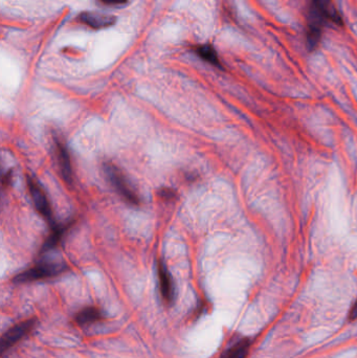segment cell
Masks as SVG:
<instances>
[{
	"instance_id": "cell-13",
	"label": "cell",
	"mask_w": 357,
	"mask_h": 358,
	"mask_svg": "<svg viewBox=\"0 0 357 358\" xmlns=\"http://www.w3.org/2000/svg\"><path fill=\"white\" fill-rule=\"evenodd\" d=\"M127 0H101V2L105 4H109V6H119V4L126 3Z\"/></svg>"
},
{
	"instance_id": "cell-12",
	"label": "cell",
	"mask_w": 357,
	"mask_h": 358,
	"mask_svg": "<svg viewBox=\"0 0 357 358\" xmlns=\"http://www.w3.org/2000/svg\"><path fill=\"white\" fill-rule=\"evenodd\" d=\"M67 227H56L54 229H52V235L48 238V241L44 243L41 252H43L44 254V252H50V250H52L54 246L58 245V243L60 242L61 238L64 235Z\"/></svg>"
},
{
	"instance_id": "cell-1",
	"label": "cell",
	"mask_w": 357,
	"mask_h": 358,
	"mask_svg": "<svg viewBox=\"0 0 357 358\" xmlns=\"http://www.w3.org/2000/svg\"><path fill=\"white\" fill-rule=\"evenodd\" d=\"M66 264L59 261H40L39 263L19 273L14 278L15 283H29V282L39 281V280L48 279L57 277L66 271Z\"/></svg>"
},
{
	"instance_id": "cell-3",
	"label": "cell",
	"mask_w": 357,
	"mask_h": 358,
	"mask_svg": "<svg viewBox=\"0 0 357 358\" xmlns=\"http://www.w3.org/2000/svg\"><path fill=\"white\" fill-rule=\"evenodd\" d=\"M104 172L108 180L110 181L111 185L115 187V191L125 201L132 206L140 204L138 196L136 195V192L133 191L131 185L119 168L115 167L112 164L107 163L104 165Z\"/></svg>"
},
{
	"instance_id": "cell-11",
	"label": "cell",
	"mask_w": 357,
	"mask_h": 358,
	"mask_svg": "<svg viewBox=\"0 0 357 358\" xmlns=\"http://www.w3.org/2000/svg\"><path fill=\"white\" fill-rule=\"evenodd\" d=\"M196 52L201 59L211 63L214 66L221 67V63H220L217 52H216L213 46L209 45V44L198 46L196 48Z\"/></svg>"
},
{
	"instance_id": "cell-6",
	"label": "cell",
	"mask_w": 357,
	"mask_h": 358,
	"mask_svg": "<svg viewBox=\"0 0 357 358\" xmlns=\"http://www.w3.org/2000/svg\"><path fill=\"white\" fill-rule=\"evenodd\" d=\"M157 275H159V289H161V294L163 301L167 304H173L174 301H175V287H174L173 279H172L165 263L161 262V261L159 262Z\"/></svg>"
},
{
	"instance_id": "cell-4",
	"label": "cell",
	"mask_w": 357,
	"mask_h": 358,
	"mask_svg": "<svg viewBox=\"0 0 357 358\" xmlns=\"http://www.w3.org/2000/svg\"><path fill=\"white\" fill-rule=\"evenodd\" d=\"M36 323H37V321L35 319L27 320V321L21 322V323L17 324L14 327L8 329L0 340V352H1V355H4L8 349L12 348L17 343L20 342L27 334H31L34 328L36 327Z\"/></svg>"
},
{
	"instance_id": "cell-2",
	"label": "cell",
	"mask_w": 357,
	"mask_h": 358,
	"mask_svg": "<svg viewBox=\"0 0 357 358\" xmlns=\"http://www.w3.org/2000/svg\"><path fill=\"white\" fill-rule=\"evenodd\" d=\"M327 22V19L310 4L306 20V45L309 52H314L320 45Z\"/></svg>"
},
{
	"instance_id": "cell-14",
	"label": "cell",
	"mask_w": 357,
	"mask_h": 358,
	"mask_svg": "<svg viewBox=\"0 0 357 358\" xmlns=\"http://www.w3.org/2000/svg\"><path fill=\"white\" fill-rule=\"evenodd\" d=\"M161 197L165 198H170V197H174L175 196V194L173 193V192L170 191V189H163V191L161 192Z\"/></svg>"
},
{
	"instance_id": "cell-8",
	"label": "cell",
	"mask_w": 357,
	"mask_h": 358,
	"mask_svg": "<svg viewBox=\"0 0 357 358\" xmlns=\"http://www.w3.org/2000/svg\"><path fill=\"white\" fill-rule=\"evenodd\" d=\"M57 157H58L59 167L61 174L66 182L73 181V171H71V159L66 147L63 146L60 142L57 143Z\"/></svg>"
},
{
	"instance_id": "cell-7",
	"label": "cell",
	"mask_w": 357,
	"mask_h": 358,
	"mask_svg": "<svg viewBox=\"0 0 357 358\" xmlns=\"http://www.w3.org/2000/svg\"><path fill=\"white\" fill-rule=\"evenodd\" d=\"M80 20L92 29H104L115 22V17L96 12H86L81 14Z\"/></svg>"
},
{
	"instance_id": "cell-5",
	"label": "cell",
	"mask_w": 357,
	"mask_h": 358,
	"mask_svg": "<svg viewBox=\"0 0 357 358\" xmlns=\"http://www.w3.org/2000/svg\"><path fill=\"white\" fill-rule=\"evenodd\" d=\"M27 185H29V193H31V198H33L36 210L50 223V227L54 229L56 224H54V218H52V208H50V202H48V197L42 189L41 185L31 178H27Z\"/></svg>"
},
{
	"instance_id": "cell-10",
	"label": "cell",
	"mask_w": 357,
	"mask_h": 358,
	"mask_svg": "<svg viewBox=\"0 0 357 358\" xmlns=\"http://www.w3.org/2000/svg\"><path fill=\"white\" fill-rule=\"evenodd\" d=\"M249 346H251V343L247 338H240V340L233 343L224 351L222 358H247L249 355Z\"/></svg>"
},
{
	"instance_id": "cell-15",
	"label": "cell",
	"mask_w": 357,
	"mask_h": 358,
	"mask_svg": "<svg viewBox=\"0 0 357 358\" xmlns=\"http://www.w3.org/2000/svg\"><path fill=\"white\" fill-rule=\"evenodd\" d=\"M350 320H356L357 319V301L354 306L352 307L351 313H350L349 315Z\"/></svg>"
},
{
	"instance_id": "cell-9",
	"label": "cell",
	"mask_w": 357,
	"mask_h": 358,
	"mask_svg": "<svg viewBox=\"0 0 357 358\" xmlns=\"http://www.w3.org/2000/svg\"><path fill=\"white\" fill-rule=\"evenodd\" d=\"M103 319H105V315L102 310L94 308V307H88V308H84L83 310L77 313L75 321L78 325L86 326L96 323V322L101 321Z\"/></svg>"
}]
</instances>
